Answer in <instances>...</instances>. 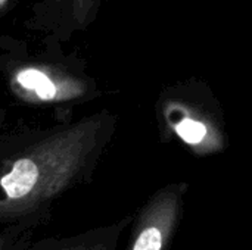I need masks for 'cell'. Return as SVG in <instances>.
I'll return each instance as SVG.
<instances>
[{
    "mask_svg": "<svg viewBox=\"0 0 252 250\" xmlns=\"http://www.w3.org/2000/svg\"><path fill=\"white\" fill-rule=\"evenodd\" d=\"M134 214L97 228H90L74 236L47 237L32 242L25 250H117L123 233L131 225Z\"/></svg>",
    "mask_w": 252,
    "mask_h": 250,
    "instance_id": "6",
    "label": "cell"
},
{
    "mask_svg": "<svg viewBox=\"0 0 252 250\" xmlns=\"http://www.w3.org/2000/svg\"><path fill=\"white\" fill-rule=\"evenodd\" d=\"M155 118L162 141H180L198 158L220 155L229 147L224 111L204 81L190 78L164 87Z\"/></svg>",
    "mask_w": 252,
    "mask_h": 250,
    "instance_id": "3",
    "label": "cell"
},
{
    "mask_svg": "<svg viewBox=\"0 0 252 250\" xmlns=\"http://www.w3.org/2000/svg\"><path fill=\"white\" fill-rule=\"evenodd\" d=\"M21 1L22 0H0V16L4 18L6 15L12 13V10H15Z\"/></svg>",
    "mask_w": 252,
    "mask_h": 250,
    "instance_id": "7",
    "label": "cell"
},
{
    "mask_svg": "<svg viewBox=\"0 0 252 250\" xmlns=\"http://www.w3.org/2000/svg\"><path fill=\"white\" fill-rule=\"evenodd\" d=\"M32 49L25 38L1 35L0 74L10 97L25 106L50 109L56 122L74 119L77 108L102 96L87 62L53 38Z\"/></svg>",
    "mask_w": 252,
    "mask_h": 250,
    "instance_id": "2",
    "label": "cell"
},
{
    "mask_svg": "<svg viewBox=\"0 0 252 250\" xmlns=\"http://www.w3.org/2000/svg\"><path fill=\"white\" fill-rule=\"evenodd\" d=\"M186 181L158 189L134 214L126 250H168L182 222Z\"/></svg>",
    "mask_w": 252,
    "mask_h": 250,
    "instance_id": "4",
    "label": "cell"
},
{
    "mask_svg": "<svg viewBox=\"0 0 252 250\" xmlns=\"http://www.w3.org/2000/svg\"><path fill=\"white\" fill-rule=\"evenodd\" d=\"M105 0H35L22 27L40 38L68 44L97 19Z\"/></svg>",
    "mask_w": 252,
    "mask_h": 250,
    "instance_id": "5",
    "label": "cell"
},
{
    "mask_svg": "<svg viewBox=\"0 0 252 250\" xmlns=\"http://www.w3.org/2000/svg\"><path fill=\"white\" fill-rule=\"evenodd\" d=\"M118 116L103 108L46 128L0 139V250H25L52 218L56 200L90 183L111 144Z\"/></svg>",
    "mask_w": 252,
    "mask_h": 250,
    "instance_id": "1",
    "label": "cell"
}]
</instances>
